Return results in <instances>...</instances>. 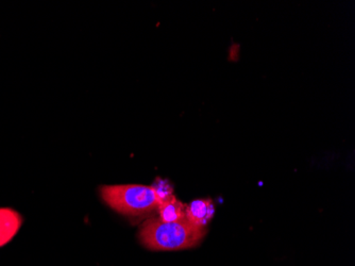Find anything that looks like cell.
I'll return each mask as SVG.
<instances>
[{"label":"cell","instance_id":"6da1fadb","mask_svg":"<svg viewBox=\"0 0 355 266\" xmlns=\"http://www.w3.org/2000/svg\"><path fill=\"white\" fill-rule=\"evenodd\" d=\"M205 235V228L197 227L187 219L175 223L150 219L139 230L141 244L153 251H180L195 247Z\"/></svg>","mask_w":355,"mask_h":266},{"label":"cell","instance_id":"7a4b0ae2","mask_svg":"<svg viewBox=\"0 0 355 266\" xmlns=\"http://www.w3.org/2000/svg\"><path fill=\"white\" fill-rule=\"evenodd\" d=\"M101 194L107 206L125 215H143L159 205L155 190L147 185H103Z\"/></svg>","mask_w":355,"mask_h":266},{"label":"cell","instance_id":"3957f363","mask_svg":"<svg viewBox=\"0 0 355 266\" xmlns=\"http://www.w3.org/2000/svg\"><path fill=\"white\" fill-rule=\"evenodd\" d=\"M215 213V206L212 199H196L185 206V214L189 223L197 227L205 228Z\"/></svg>","mask_w":355,"mask_h":266},{"label":"cell","instance_id":"277c9868","mask_svg":"<svg viewBox=\"0 0 355 266\" xmlns=\"http://www.w3.org/2000/svg\"><path fill=\"white\" fill-rule=\"evenodd\" d=\"M23 217L11 208H0V247L9 243L19 232Z\"/></svg>","mask_w":355,"mask_h":266},{"label":"cell","instance_id":"5b68a950","mask_svg":"<svg viewBox=\"0 0 355 266\" xmlns=\"http://www.w3.org/2000/svg\"><path fill=\"white\" fill-rule=\"evenodd\" d=\"M157 210H159V221L164 223H175L187 219L185 205H183L180 201H178L175 196L159 203Z\"/></svg>","mask_w":355,"mask_h":266},{"label":"cell","instance_id":"8992f818","mask_svg":"<svg viewBox=\"0 0 355 266\" xmlns=\"http://www.w3.org/2000/svg\"><path fill=\"white\" fill-rule=\"evenodd\" d=\"M151 187L155 190L159 203L167 201V199H169V198L173 196V188H171V185L168 181H165V180L162 179H157Z\"/></svg>","mask_w":355,"mask_h":266}]
</instances>
